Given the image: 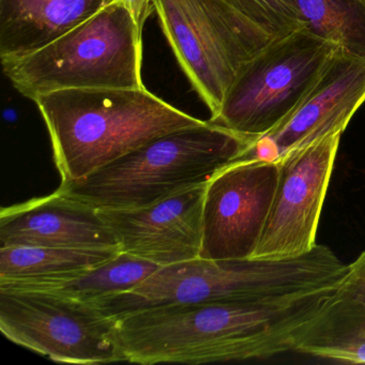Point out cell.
I'll list each match as a JSON object with an SVG mask.
<instances>
[{
	"mask_svg": "<svg viewBox=\"0 0 365 365\" xmlns=\"http://www.w3.org/2000/svg\"><path fill=\"white\" fill-rule=\"evenodd\" d=\"M335 286L249 301L160 305L116 318L125 362L247 361L294 351Z\"/></svg>",
	"mask_w": 365,
	"mask_h": 365,
	"instance_id": "cell-1",
	"label": "cell"
},
{
	"mask_svg": "<svg viewBox=\"0 0 365 365\" xmlns=\"http://www.w3.org/2000/svg\"><path fill=\"white\" fill-rule=\"evenodd\" d=\"M61 182L86 178L155 138L207 121L144 88L65 89L36 100Z\"/></svg>",
	"mask_w": 365,
	"mask_h": 365,
	"instance_id": "cell-2",
	"label": "cell"
},
{
	"mask_svg": "<svg viewBox=\"0 0 365 365\" xmlns=\"http://www.w3.org/2000/svg\"><path fill=\"white\" fill-rule=\"evenodd\" d=\"M349 271L332 250L318 245L285 259H195L160 267L129 292L95 303L110 317L183 303L249 301L315 292L343 281Z\"/></svg>",
	"mask_w": 365,
	"mask_h": 365,
	"instance_id": "cell-3",
	"label": "cell"
},
{
	"mask_svg": "<svg viewBox=\"0 0 365 365\" xmlns=\"http://www.w3.org/2000/svg\"><path fill=\"white\" fill-rule=\"evenodd\" d=\"M256 140L207 121L155 138L86 178L59 189L96 209H134L205 185L245 159Z\"/></svg>",
	"mask_w": 365,
	"mask_h": 365,
	"instance_id": "cell-4",
	"label": "cell"
},
{
	"mask_svg": "<svg viewBox=\"0 0 365 365\" xmlns=\"http://www.w3.org/2000/svg\"><path fill=\"white\" fill-rule=\"evenodd\" d=\"M142 63L143 34L115 3L44 48L1 61L14 88L34 102L65 89L144 88Z\"/></svg>",
	"mask_w": 365,
	"mask_h": 365,
	"instance_id": "cell-5",
	"label": "cell"
},
{
	"mask_svg": "<svg viewBox=\"0 0 365 365\" xmlns=\"http://www.w3.org/2000/svg\"><path fill=\"white\" fill-rule=\"evenodd\" d=\"M162 31L211 117L243 66L275 38L225 0H155Z\"/></svg>",
	"mask_w": 365,
	"mask_h": 365,
	"instance_id": "cell-6",
	"label": "cell"
},
{
	"mask_svg": "<svg viewBox=\"0 0 365 365\" xmlns=\"http://www.w3.org/2000/svg\"><path fill=\"white\" fill-rule=\"evenodd\" d=\"M337 48L305 29L274 40L243 66L209 121L257 142L294 112Z\"/></svg>",
	"mask_w": 365,
	"mask_h": 365,
	"instance_id": "cell-7",
	"label": "cell"
},
{
	"mask_svg": "<svg viewBox=\"0 0 365 365\" xmlns=\"http://www.w3.org/2000/svg\"><path fill=\"white\" fill-rule=\"evenodd\" d=\"M0 331L12 343L55 362H125L116 318L95 303L0 287Z\"/></svg>",
	"mask_w": 365,
	"mask_h": 365,
	"instance_id": "cell-8",
	"label": "cell"
},
{
	"mask_svg": "<svg viewBox=\"0 0 365 365\" xmlns=\"http://www.w3.org/2000/svg\"><path fill=\"white\" fill-rule=\"evenodd\" d=\"M341 133L328 135L277 160L279 181L254 259L299 257L316 247V234Z\"/></svg>",
	"mask_w": 365,
	"mask_h": 365,
	"instance_id": "cell-9",
	"label": "cell"
},
{
	"mask_svg": "<svg viewBox=\"0 0 365 365\" xmlns=\"http://www.w3.org/2000/svg\"><path fill=\"white\" fill-rule=\"evenodd\" d=\"M279 181V163L239 160L207 183L202 211L204 259L252 258L264 230Z\"/></svg>",
	"mask_w": 365,
	"mask_h": 365,
	"instance_id": "cell-10",
	"label": "cell"
},
{
	"mask_svg": "<svg viewBox=\"0 0 365 365\" xmlns=\"http://www.w3.org/2000/svg\"><path fill=\"white\" fill-rule=\"evenodd\" d=\"M365 103V58L337 48L294 112L245 157L277 161L294 149L343 133Z\"/></svg>",
	"mask_w": 365,
	"mask_h": 365,
	"instance_id": "cell-11",
	"label": "cell"
},
{
	"mask_svg": "<svg viewBox=\"0 0 365 365\" xmlns=\"http://www.w3.org/2000/svg\"><path fill=\"white\" fill-rule=\"evenodd\" d=\"M207 183L134 209H99L121 253L160 267L200 257Z\"/></svg>",
	"mask_w": 365,
	"mask_h": 365,
	"instance_id": "cell-12",
	"label": "cell"
},
{
	"mask_svg": "<svg viewBox=\"0 0 365 365\" xmlns=\"http://www.w3.org/2000/svg\"><path fill=\"white\" fill-rule=\"evenodd\" d=\"M14 247L119 249L99 211L59 187L50 195L1 209L0 247Z\"/></svg>",
	"mask_w": 365,
	"mask_h": 365,
	"instance_id": "cell-13",
	"label": "cell"
},
{
	"mask_svg": "<svg viewBox=\"0 0 365 365\" xmlns=\"http://www.w3.org/2000/svg\"><path fill=\"white\" fill-rule=\"evenodd\" d=\"M294 351L346 363H365V252L297 337Z\"/></svg>",
	"mask_w": 365,
	"mask_h": 365,
	"instance_id": "cell-14",
	"label": "cell"
},
{
	"mask_svg": "<svg viewBox=\"0 0 365 365\" xmlns=\"http://www.w3.org/2000/svg\"><path fill=\"white\" fill-rule=\"evenodd\" d=\"M112 0H0V59L14 61L52 43Z\"/></svg>",
	"mask_w": 365,
	"mask_h": 365,
	"instance_id": "cell-15",
	"label": "cell"
},
{
	"mask_svg": "<svg viewBox=\"0 0 365 365\" xmlns=\"http://www.w3.org/2000/svg\"><path fill=\"white\" fill-rule=\"evenodd\" d=\"M120 253L115 247H0V283L71 277L106 264Z\"/></svg>",
	"mask_w": 365,
	"mask_h": 365,
	"instance_id": "cell-16",
	"label": "cell"
},
{
	"mask_svg": "<svg viewBox=\"0 0 365 365\" xmlns=\"http://www.w3.org/2000/svg\"><path fill=\"white\" fill-rule=\"evenodd\" d=\"M160 268L130 254L120 253L106 264L71 277L48 281L0 283V287L39 290L82 302H97L129 292Z\"/></svg>",
	"mask_w": 365,
	"mask_h": 365,
	"instance_id": "cell-17",
	"label": "cell"
},
{
	"mask_svg": "<svg viewBox=\"0 0 365 365\" xmlns=\"http://www.w3.org/2000/svg\"><path fill=\"white\" fill-rule=\"evenodd\" d=\"M303 27L365 58V0H294Z\"/></svg>",
	"mask_w": 365,
	"mask_h": 365,
	"instance_id": "cell-18",
	"label": "cell"
},
{
	"mask_svg": "<svg viewBox=\"0 0 365 365\" xmlns=\"http://www.w3.org/2000/svg\"><path fill=\"white\" fill-rule=\"evenodd\" d=\"M275 39L304 29L294 0H225Z\"/></svg>",
	"mask_w": 365,
	"mask_h": 365,
	"instance_id": "cell-19",
	"label": "cell"
},
{
	"mask_svg": "<svg viewBox=\"0 0 365 365\" xmlns=\"http://www.w3.org/2000/svg\"><path fill=\"white\" fill-rule=\"evenodd\" d=\"M113 3L120 4L130 12L142 34L147 20L155 11V0H112Z\"/></svg>",
	"mask_w": 365,
	"mask_h": 365,
	"instance_id": "cell-20",
	"label": "cell"
}]
</instances>
